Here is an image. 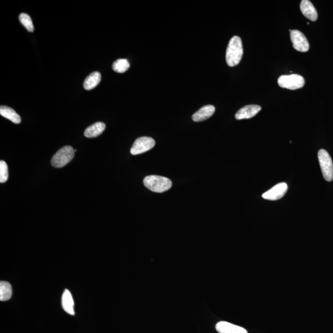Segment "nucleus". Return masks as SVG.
Here are the masks:
<instances>
[{
    "instance_id": "1",
    "label": "nucleus",
    "mask_w": 333,
    "mask_h": 333,
    "mask_svg": "<svg viewBox=\"0 0 333 333\" xmlns=\"http://www.w3.org/2000/svg\"><path fill=\"white\" fill-rule=\"evenodd\" d=\"M243 54V44L240 37L234 36L230 40L226 52V61L230 67H234L240 62Z\"/></svg>"
},
{
    "instance_id": "2",
    "label": "nucleus",
    "mask_w": 333,
    "mask_h": 333,
    "mask_svg": "<svg viewBox=\"0 0 333 333\" xmlns=\"http://www.w3.org/2000/svg\"><path fill=\"white\" fill-rule=\"evenodd\" d=\"M143 183L150 190L156 193H163L172 187V181L168 178L159 175H150L145 178Z\"/></svg>"
},
{
    "instance_id": "3",
    "label": "nucleus",
    "mask_w": 333,
    "mask_h": 333,
    "mask_svg": "<svg viewBox=\"0 0 333 333\" xmlns=\"http://www.w3.org/2000/svg\"><path fill=\"white\" fill-rule=\"evenodd\" d=\"M74 150L70 146L61 148L54 155L51 159V165L56 168H61L67 165L74 156Z\"/></svg>"
},
{
    "instance_id": "4",
    "label": "nucleus",
    "mask_w": 333,
    "mask_h": 333,
    "mask_svg": "<svg viewBox=\"0 0 333 333\" xmlns=\"http://www.w3.org/2000/svg\"><path fill=\"white\" fill-rule=\"evenodd\" d=\"M318 157L324 179L327 182H332L333 180V163L332 157L325 150H319Z\"/></svg>"
},
{
    "instance_id": "5",
    "label": "nucleus",
    "mask_w": 333,
    "mask_h": 333,
    "mask_svg": "<svg viewBox=\"0 0 333 333\" xmlns=\"http://www.w3.org/2000/svg\"><path fill=\"white\" fill-rule=\"evenodd\" d=\"M278 83L280 87L295 90L304 86L305 80L298 74L282 75L278 79Z\"/></svg>"
},
{
    "instance_id": "6",
    "label": "nucleus",
    "mask_w": 333,
    "mask_h": 333,
    "mask_svg": "<svg viewBox=\"0 0 333 333\" xmlns=\"http://www.w3.org/2000/svg\"><path fill=\"white\" fill-rule=\"evenodd\" d=\"M155 141L153 138L143 136L136 139L131 150L132 155L143 154L151 150L155 146Z\"/></svg>"
},
{
    "instance_id": "7",
    "label": "nucleus",
    "mask_w": 333,
    "mask_h": 333,
    "mask_svg": "<svg viewBox=\"0 0 333 333\" xmlns=\"http://www.w3.org/2000/svg\"><path fill=\"white\" fill-rule=\"evenodd\" d=\"M290 36L293 48L300 52H307L309 50V43L304 33L298 30H291Z\"/></svg>"
},
{
    "instance_id": "8",
    "label": "nucleus",
    "mask_w": 333,
    "mask_h": 333,
    "mask_svg": "<svg viewBox=\"0 0 333 333\" xmlns=\"http://www.w3.org/2000/svg\"><path fill=\"white\" fill-rule=\"evenodd\" d=\"M287 190V185L286 183H278L273 186L270 190L266 191L262 195V198L265 200H277L281 199L286 194Z\"/></svg>"
},
{
    "instance_id": "9",
    "label": "nucleus",
    "mask_w": 333,
    "mask_h": 333,
    "mask_svg": "<svg viewBox=\"0 0 333 333\" xmlns=\"http://www.w3.org/2000/svg\"><path fill=\"white\" fill-rule=\"evenodd\" d=\"M262 109L259 105H248L237 112L235 118L237 120L248 119L254 117Z\"/></svg>"
},
{
    "instance_id": "10",
    "label": "nucleus",
    "mask_w": 333,
    "mask_h": 333,
    "mask_svg": "<svg viewBox=\"0 0 333 333\" xmlns=\"http://www.w3.org/2000/svg\"><path fill=\"white\" fill-rule=\"evenodd\" d=\"M216 328L219 333H248L245 328L227 321H220L216 324Z\"/></svg>"
},
{
    "instance_id": "11",
    "label": "nucleus",
    "mask_w": 333,
    "mask_h": 333,
    "mask_svg": "<svg viewBox=\"0 0 333 333\" xmlns=\"http://www.w3.org/2000/svg\"><path fill=\"white\" fill-rule=\"evenodd\" d=\"M300 11H302L303 15L307 19L311 20V21H316L317 18H318V14H317L316 8H315L313 4L311 3L309 0H302L301 1L300 4Z\"/></svg>"
},
{
    "instance_id": "12",
    "label": "nucleus",
    "mask_w": 333,
    "mask_h": 333,
    "mask_svg": "<svg viewBox=\"0 0 333 333\" xmlns=\"http://www.w3.org/2000/svg\"><path fill=\"white\" fill-rule=\"evenodd\" d=\"M216 108L213 105H207L203 106L200 110L194 114L192 116L193 121L195 122H202L208 119L215 113Z\"/></svg>"
},
{
    "instance_id": "13",
    "label": "nucleus",
    "mask_w": 333,
    "mask_h": 333,
    "mask_svg": "<svg viewBox=\"0 0 333 333\" xmlns=\"http://www.w3.org/2000/svg\"><path fill=\"white\" fill-rule=\"evenodd\" d=\"M62 306L66 312L71 316H74L75 314L74 300H73L71 293L67 289H66L63 294Z\"/></svg>"
},
{
    "instance_id": "14",
    "label": "nucleus",
    "mask_w": 333,
    "mask_h": 333,
    "mask_svg": "<svg viewBox=\"0 0 333 333\" xmlns=\"http://www.w3.org/2000/svg\"><path fill=\"white\" fill-rule=\"evenodd\" d=\"M106 129L104 123L98 122L90 125L84 132V134L87 138H95L101 134Z\"/></svg>"
},
{
    "instance_id": "15",
    "label": "nucleus",
    "mask_w": 333,
    "mask_h": 333,
    "mask_svg": "<svg viewBox=\"0 0 333 333\" xmlns=\"http://www.w3.org/2000/svg\"><path fill=\"white\" fill-rule=\"evenodd\" d=\"M0 115L3 117L8 118L15 124H20L21 118L19 115L13 109L6 106L0 107Z\"/></svg>"
},
{
    "instance_id": "16",
    "label": "nucleus",
    "mask_w": 333,
    "mask_h": 333,
    "mask_svg": "<svg viewBox=\"0 0 333 333\" xmlns=\"http://www.w3.org/2000/svg\"><path fill=\"white\" fill-rule=\"evenodd\" d=\"M101 80V74L99 72H93L86 77L84 81L83 87L86 90H92L100 83Z\"/></svg>"
},
{
    "instance_id": "17",
    "label": "nucleus",
    "mask_w": 333,
    "mask_h": 333,
    "mask_svg": "<svg viewBox=\"0 0 333 333\" xmlns=\"http://www.w3.org/2000/svg\"><path fill=\"white\" fill-rule=\"evenodd\" d=\"M12 296V287L9 283L1 282L0 283V300L6 301L10 300Z\"/></svg>"
},
{
    "instance_id": "18",
    "label": "nucleus",
    "mask_w": 333,
    "mask_h": 333,
    "mask_svg": "<svg viewBox=\"0 0 333 333\" xmlns=\"http://www.w3.org/2000/svg\"><path fill=\"white\" fill-rule=\"evenodd\" d=\"M130 67V63L127 59H119L116 61L113 65L114 71L117 73H124L126 72Z\"/></svg>"
},
{
    "instance_id": "19",
    "label": "nucleus",
    "mask_w": 333,
    "mask_h": 333,
    "mask_svg": "<svg viewBox=\"0 0 333 333\" xmlns=\"http://www.w3.org/2000/svg\"><path fill=\"white\" fill-rule=\"evenodd\" d=\"M19 19L23 26L26 27V29L30 32V33H33L34 31V26L31 17L30 16L26 13H21L19 15Z\"/></svg>"
},
{
    "instance_id": "20",
    "label": "nucleus",
    "mask_w": 333,
    "mask_h": 333,
    "mask_svg": "<svg viewBox=\"0 0 333 333\" xmlns=\"http://www.w3.org/2000/svg\"><path fill=\"white\" fill-rule=\"evenodd\" d=\"M8 179V167L5 162L0 161V183H3Z\"/></svg>"
}]
</instances>
